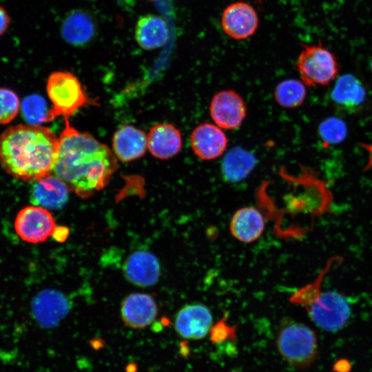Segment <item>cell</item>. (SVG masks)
Segmentation results:
<instances>
[{"label":"cell","mask_w":372,"mask_h":372,"mask_svg":"<svg viewBox=\"0 0 372 372\" xmlns=\"http://www.w3.org/2000/svg\"><path fill=\"white\" fill-rule=\"evenodd\" d=\"M318 132L325 143L329 144L339 143L346 136L347 127L342 120L335 117H329L320 124Z\"/></svg>","instance_id":"d4e9b609"},{"label":"cell","mask_w":372,"mask_h":372,"mask_svg":"<svg viewBox=\"0 0 372 372\" xmlns=\"http://www.w3.org/2000/svg\"><path fill=\"white\" fill-rule=\"evenodd\" d=\"M213 316L209 309L202 304H188L180 309L174 320V329L183 338L203 339L212 329Z\"/></svg>","instance_id":"9c48e42d"},{"label":"cell","mask_w":372,"mask_h":372,"mask_svg":"<svg viewBox=\"0 0 372 372\" xmlns=\"http://www.w3.org/2000/svg\"><path fill=\"white\" fill-rule=\"evenodd\" d=\"M151 1H158V0H151Z\"/></svg>","instance_id":"f546056e"},{"label":"cell","mask_w":372,"mask_h":372,"mask_svg":"<svg viewBox=\"0 0 372 372\" xmlns=\"http://www.w3.org/2000/svg\"><path fill=\"white\" fill-rule=\"evenodd\" d=\"M273 93L275 100L280 106L292 109L303 103L307 90L302 81L289 79L278 83Z\"/></svg>","instance_id":"603a6c76"},{"label":"cell","mask_w":372,"mask_h":372,"mask_svg":"<svg viewBox=\"0 0 372 372\" xmlns=\"http://www.w3.org/2000/svg\"><path fill=\"white\" fill-rule=\"evenodd\" d=\"M95 25L91 17L83 11H73L65 19L61 34L65 41L74 45L87 43L94 37Z\"/></svg>","instance_id":"44dd1931"},{"label":"cell","mask_w":372,"mask_h":372,"mask_svg":"<svg viewBox=\"0 0 372 372\" xmlns=\"http://www.w3.org/2000/svg\"><path fill=\"white\" fill-rule=\"evenodd\" d=\"M302 46L296 62L302 82L310 87L329 85L339 70L335 54L321 43Z\"/></svg>","instance_id":"277c9868"},{"label":"cell","mask_w":372,"mask_h":372,"mask_svg":"<svg viewBox=\"0 0 372 372\" xmlns=\"http://www.w3.org/2000/svg\"><path fill=\"white\" fill-rule=\"evenodd\" d=\"M11 20L7 10L0 6V37L8 29Z\"/></svg>","instance_id":"4316f807"},{"label":"cell","mask_w":372,"mask_h":372,"mask_svg":"<svg viewBox=\"0 0 372 372\" xmlns=\"http://www.w3.org/2000/svg\"><path fill=\"white\" fill-rule=\"evenodd\" d=\"M243 98L235 90H224L214 95L209 105V114L214 123L222 129L236 130L247 116Z\"/></svg>","instance_id":"ba28073f"},{"label":"cell","mask_w":372,"mask_h":372,"mask_svg":"<svg viewBox=\"0 0 372 372\" xmlns=\"http://www.w3.org/2000/svg\"><path fill=\"white\" fill-rule=\"evenodd\" d=\"M190 144L197 157L203 161H211L225 153L228 139L222 128L216 124L203 123L192 132Z\"/></svg>","instance_id":"7c38bea8"},{"label":"cell","mask_w":372,"mask_h":372,"mask_svg":"<svg viewBox=\"0 0 372 372\" xmlns=\"http://www.w3.org/2000/svg\"><path fill=\"white\" fill-rule=\"evenodd\" d=\"M371 70H372V60H371Z\"/></svg>","instance_id":"f1b7e54d"},{"label":"cell","mask_w":372,"mask_h":372,"mask_svg":"<svg viewBox=\"0 0 372 372\" xmlns=\"http://www.w3.org/2000/svg\"><path fill=\"white\" fill-rule=\"evenodd\" d=\"M20 108V101L12 90L0 87V124L10 123L17 116Z\"/></svg>","instance_id":"484cf974"},{"label":"cell","mask_w":372,"mask_h":372,"mask_svg":"<svg viewBox=\"0 0 372 372\" xmlns=\"http://www.w3.org/2000/svg\"><path fill=\"white\" fill-rule=\"evenodd\" d=\"M256 164L254 155L241 147H234L225 156L222 163V173L229 182L236 183L245 179Z\"/></svg>","instance_id":"7402d4cb"},{"label":"cell","mask_w":372,"mask_h":372,"mask_svg":"<svg viewBox=\"0 0 372 372\" xmlns=\"http://www.w3.org/2000/svg\"><path fill=\"white\" fill-rule=\"evenodd\" d=\"M32 307L33 315L41 326L53 328L68 314L70 302L63 293L54 289H46L36 296Z\"/></svg>","instance_id":"8fae6325"},{"label":"cell","mask_w":372,"mask_h":372,"mask_svg":"<svg viewBox=\"0 0 372 372\" xmlns=\"http://www.w3.org/2000/svg\"><path fill=\"white\" fill-rule=\"evenodd\" d=\"M305 304L311 319L327 331L341 329L351 313L347 298L335 291H318L311 298H307Z\"/></svg>","instance_id":"8992f818"},{"label":"cell","mask_w":372,"mask_h":372,"mask_svg":"<svg viewBox=\"0 0 372 372\" xmlns=\"http://www.w3.org/2000/svg\"><path fill=\"white\" fill-rule=\"evenodd\" d=\"M262 214L253 207H244L234 214L229 224L232 236L242 242L250 243L258 240L265 230Z\"/></svg>","instance_id":"ac0fdd59"},{"label":"cell","mask_w":372,"mask_h":372,"mask_svg":"<svg viewBox=\"0 0 372 372\" xmlns=\"http://www.w3.org/2000/svg\"><path fill=\"white\" fill-rule=\"evenodd\" d=\"M147 148L159 159L167 160L175 156L182 148L180 131L170 123L153 126L147 135Z\"/></svg>","instance_id":"2e32d148"},{"label":"cell","mask_w":372,"mask_h":372,"mask_svg":"<svg viewBox=\"0 0 372 372\" xmlns=\"http://www.w3.org/2000/svg\"><path fill=\"white\" fill-rule=\"evenodd\" d=\"M135 38L145 50H154L164 45L168 39L166 22L158 16L147 14L141 17L135 28Z\"/></svg>","instance_id":"ffe728a7"},{"label":"cell","mask_w":372,"mask_h":372,"mask_svg":"<svg viewBox=\"0 0 372 372\" xmlns=\"http://www.w3.org/2000/svg\"><path fill=\"white\" fill-rule=\"evenodd\" d=\"M121 313L125 325L133 329H143L154 321L158 308L151 296L135 293L125 298L121 304Z\"/></svg>","instance_id":"5bb4252c"},{"label":"cell","mask_w":372,"mask_h":372,"mask_svg":"<svg viewBox=\"0 0 372 372\" xmlns=\"http://www.w3.org/2000/svg\"><path fill=\"white\" fill-rule=\"evenodd\" d=\"M69 229L65 226L55 227L52 237L58 242H63L69 236Z\"/></svg>","instance_id":"83f0119b"},{"label":"cell","mask_w":372,"mask_h":372,"mask_svg":"<svg viewBox=\"0 0 372 372\" xmlns=\"http://www.w3.org/2000/svg\"><path fill=\"white\" fill-rule=\"evenodd\" d=\"M276 345L282 357L299 369L311 366L318 354L316 333L302 323L291 322L282 326L278 332Z\"/></svg>","instance_id":"3957f363"},{"label":"cell","mask_w":372,"mask_h":372,"mask_svg":"<svg viewBox=\"0 0 372 372\" xmlns=\"http://www.w3.org/2000/svg\"><path fill=\"white\" fill-rule=\"evenodd\" d=\"M225 33L234 39L242 40L252 36L258 26L255 9L243 1L233 3L225 8L221 17Z\"/></svg>","instance_id":"30bf717a"},{"label":"cell","mask_w":372,"mask_h":372,"mask_svg":"<svg viewBox=\"0 0 372 372\" xmlns=\"http://www.w3.org/2000/svg\"><path fill=\"white\" fill-rule=\"evenodd\" d=\"M112 146L114 154L119 160L131 161L145 154L147 147V136L134 126L123 125L114 133Z\"/></svg>","instance_id":"e0dca14e"},{"label":"cell","mask_w":372,"mask_h":372,"mask_svg":"<svg viewBox=\"0 0 372 372\" xmlns=\"http://www.w3.org/2000/svg\"><path fill=\"white\" fill-rule=\"evenodd\" d=\"M21 110L24 118L30 125H40L52 120L51 109H48L45 101L38 94L25 97Z\"/></svg>","instance_id":"cb8c5ba5"},{"label":"cell","mask_w":372,"mask_h":372,"mask_svg":"<svg viewBox=\"0 0 372 372\" xmlns=\"http://www.w3.org/2000/svg\"><path fill=\"white\" fill-rule=\"evenodd\" d=\"M59 138L40 125L19 124L0 136V164L13 177L34 181L52 171Z\"/></svg>","instance_id":"7a4b0ae2"},{"label":"cell","mask_w":372,"mask_h":372,"mask_svg":"<svg viewBox=\"0 0 372 372\" xmlns=\"http://www.w3.org/2000/svg\"><path fill=\"white\" fill-rule=\"evenodd\" d=\"M30 190L31 202L45 209L62 208L68 200L69 187L56 175L49 174L34 181Z\"/></svg>","instance_id":"9a60e30c"},{"label":"cell","mask_w":372,"mask_h":372,"mask_svg":"<svg viewBox=\"0 0 372 372\" xmlns=\"http://www.w3.org/2000/svg\"><path fill=\"white\" fill-rule=\"evenodd\" d=\"M47 92L53 105L51 109L52 120L61 115L68 118L91 103L78 79L67 72L59 71L50 75Z\"/></svg>","instance_id":"5b68a950"},{"label":"cell","mask_w":372,"mask_h":372,"mask_svg":"<svg viewBox=\"0 0 372 372\" xmlns=\"http://www.w3.org/2000/svg\"><path fill=\"white\" fill-rule=\"evenodd\" d=\"M65 119L52 172L70 190L85 198L107 184L117 169V161L105 145L74 128L68 118Z\"/></svg>","instance_id":"6da1fadb"},{"label":"cell","mask_w":372,"mask_h":372,"mask_svg":"<svg viewBox=\"0 0 372 372\" xmlns=\"http://www.w3.org/2000/svg\"><path fill=\"white\" fill-rule=\"evenodd\" d=\"M123 269L129 282L142 287L155 285L161 275L158 260L153 254L145 250L136 251L130 254Z\"/></svg>","instance_id":"4fadbf2b"},{"label":"cell","mask_w":372,"mask_h":372,"mask_svg":"<svg viewBox=\"0 0 372 372\" xmlns=\"http://www.w3.org/2000/svg\"><path fill=\"white\" fill-rule=\"evenodd\" d=\"M56 227L52 214L37 205L27 206L17 214L14 229L17 235L29 243L45 242L52 234Z\"/></svg>","instance_id":"52a82bcc"},{"label":"cell","mask_w":372,"mask_h":372,"mask_svg":"<svg viewBox=\"0 0 372 372\" xmlns=\"http://www.w3.org/2000/svg\"><path fill=\"white\" fill-rule=\"evenodd\" d=\"M331 96L339 108L351 113L360 109L364 104L366 92L358 78L351 74H344L335 81Z\"/></svg>","instance_id":"d6986e66"}]
</instances>
